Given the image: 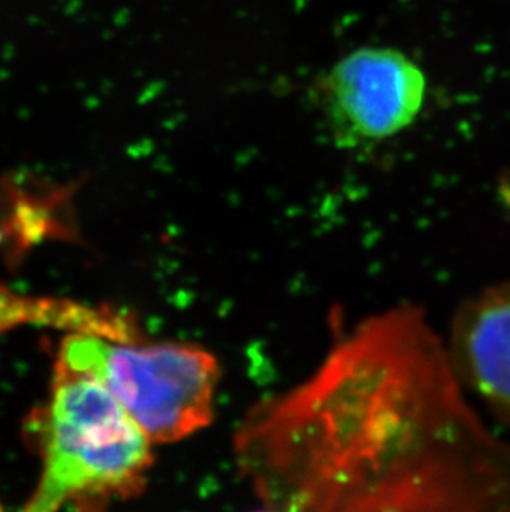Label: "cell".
Here are the masks:
<instances>
[{
    "mask_svg": "<svg viewBox=\"0 0 510 512\" xmlns=\"http://www.w3.org/2000/svg\"><path fill=\"white\" fill-rule=\"evenodd\" d=\"M424 97L423 70L393 49L355 50L323 82L333 125L353 140L380 141L405 130L421 112Z\"/></svg>",
    "mask_w": 510,
    "mask_h": 512,
    "instance_id": "4",
    "label": "cell"
},
{
    "mask_svg": "<svg viewBox=\"0 0 510 512\" xmlns=\"http://www.w3.org/2000/svg\"><path fill=\"white\" fill-rule=\"evenodd\" d=\"M234 458L272 511L510 512V443L413 304L361 320L307 380L252 406Z\"/></svg>",
    "mask_w": 510,
    "mask_h": 512,
    "instance_id": "1",
    "label": "cell"
},
{
    "mask_svg": "<svg viewBox=\"0 0 510 512\" xmlns=\"http://www.w3.org/2000/svg\"><path fill=\"white\" fill-rule=\"evenodd\" d=\"M42 476L27 509H102L143 493L153 443L102 383L58 367L37 418Z\"/></svg>",
    "mask_w": 510,
    "mask_h": 512,
    "instance_id": "2",
    "label": "cell"
},
{
    "mask_svg": "<svg viewBox=\"0 0 510 512\" xmlns=\"http://www.w3.org/2000/svg\"><path fill=\"white\" fill-rule=\"evenodd\" d=\"M22 325L65 329L70 334L133 340L125 317L113 310L78 304L75 300L19 294L0 284V334Z\"/></svg>",
    "mask_w": 510,
    "mask_h": 512,
    "instance_id": "6",
    "label": "cell"
},
{
    "mask_svg": "<svg viewBox=\"0 0 510 512\" xmlns=\"http://www.w3.org/2000/svg\"><path fill=\"white\" fill-rule=\"evenodd\" d=\"M448 350L462 387L510 426V282L482 289L459 305Z\"/></svg>",
    "mask_w": 510,
    "mask_h": 512,
    "instance_id": "5",
    "label": "cell"
},
{
    "mask_svg": "<svg viewBox=\"0 0 510 512\" xmlns=\"http://www.w3.org/2000/svg\"><path fill=\"white\" fill-rule=\"evenodd\" d=\"M57 365L102 383L153 445L186 440L214 418L219 363L193 343L70 334Z\"/></svg>",
    "mask_w": 510,
    "mask_h": 512,
    "instance_id": "3",
    "label": "cell"
}]
</instances>
